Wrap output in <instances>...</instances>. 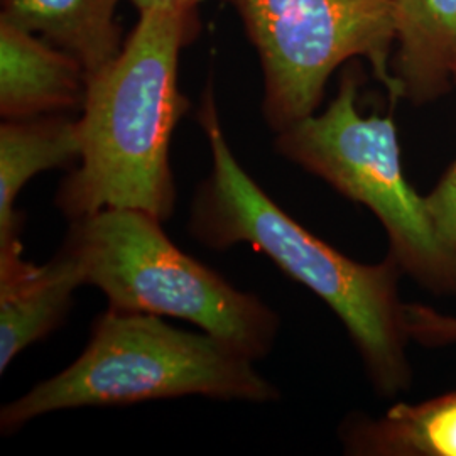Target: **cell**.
Here are the masks:
<instances>
[{
    "label": "cell",
    "instance_id": "6da1fadb",
    "mask_svg": "<svg viewBox=\"0 0 456 456\" xmlns=\"http://www.w3.org/2000/svg\"><path fill=\"white\" fill-rule=\"evenodd\" d=\"M198 122L210 146L212 169L191 203V237L213 250L248 244L265 254L340 318L380 397L408 391L411 337L406 303L399 296V264L389 254L379 264L354 261L273 201L228 146L212 82L201 94Z\"/></svg>",
    "mask_w": 456,
    "mask_h": 456
},
{
    "label": "cell",
    "instance_id": "7a4b0ae2",
    "mask_svg": "<svg viewBox=\"0 0 456 456\" xmlns=\"http://www.w3.org/2000/svg\"><path fill=\"white\" fill-rule=\"evenodd\" d=\"M198 28L190 7L142 12L120 54L88 75L78 118L82 156L54 198L69 224L107 208L141 210L159 222L173 216L171 139L190 109L178 69Z\"/></svg>",
    "mask_w": 456,
    "mask_h": 456
},
{
    "label": "cell",
    "instance_id": "3957f363",
    "mask_svg": "<svg viewBox=\"0 0 456 456\" xmlns=\"http://www.w3.org/2000/svg\"><path fill=\"white\" fill-rule=\"evenodd\" d=\"M186 395L262 404L279 399V391L254 369V360L205 331L109 308L95 320L78 359L2 408L0 429L11 435L56 411Z\"/></svg>",
    "mask_w": 456,
    "mask_h": 456
},
{
    "label": "cell",
    "instance_id": "277c9868",
    "mask_svg": "<svg viewBox=\"0 0 456 456\" xmlns=\"http://www.w3.org/2000/svg\"><path fill=\"white\" fill-rule=\"evenodd\" d=\"M163 222L131 208H107L71 222L63 245L109 308L186 320L250 360L274 346L279 314L184 254Z\"/></svg>",
    "mask_w": 456,
    "mask_h": 456
},
{
    "label": "cell",
    "instance_id": "5b68a950",
    "mask_svg": "<svg viewBox=\"0 0 456 456\" xmlns=\"http://www.w3.org/2000/svg\"><path fill=\"white\" fill-rule=\"evenodd\" d=\"M359 90V73L345 71L326 110L277 132V154L374 213L403 274L456 296V252L441 242L424 196L404 175L394 118L360 114Z\"/></svg>",
    "mask_w": 456,
    "mask_h": 456
},
{
    "label": "cell",
    "instance_id": "8992f818",
    "mask_svg": "<svg viewBox=\"0 0 456 456\" xmlns=\"http://www.w3.org/2000/svg\"><path fill=\"white\" fill-rule=\"evenodd\" d=\"M261 60L262 114L281 132L316 114L330 77L363 58L394 103V0H230Z\"/></svg>",
    "mask_w": 456,
    "mask_h": 456
},
{
    "label": "cell",
    "instance_id": "52a82bcc",
    "mask_svg": "<svg viewBox=\"0 0 456 456\" xmlns=\"http://www.w3.org/2000/svg\"><path fill=\"white\" fill-rule=\"evenodd\" d=\"M86 80L88 73L77 56L0 17V115L4 120L82 109Z\"/></svg>",
    "mask_w": 456,
    "mask_h": 456
},
{
    "label": "cell",
    "instance_id": "ba28073f",
    "mask_svg": "<svg viewBox=\"0 0 456 456\" xmlns=\"http://www.w3.org/2000/svg\"><path fill=\"white\" fill-rule=\"evenodd\" d=\"M82 156L78 118L61 114L4 120L0 126V271L20 265L22 216L16 200L36 175L75 167Z\"/></svg>",
    "mask_w": 456,
    "mask_h": 456
},
{
    "label": "cell",
    "instance_id": "9c48e42d",
    "mask_svg": "<svg viewBox=\"0 0 456 456\" xmlns=\"http://www.w3.org/2000/svg\"><path fill=\"white\" fill-rule=\"evenodd\" d=\"M394 103L426 105L455 85L456 0H394Z\"/></svg>",
    "mask_w": 456,
    "mask_h": 456
},
{
    "label": "cell",
    "instance_id": "30bf717a",
    "mask_svg": "<svg viewBox=\"0 0 456 456\" xmlns=\"http://www.w3.org/2000/svg\"><path fill=\"white\" fill-rule=\"evenodd\" d=\"M85 286L82 267L68 247L51 261L0 276V372L29 345L63 323L73 294Z\"/></svg>",
    "mask_w": 456,
    "mask_h": 456
},
{
    "label": "cell",
    "instance_id": "8fae6325",
    "mask_svg": "<svg viewBox=\"0 0 456 456\" xmlns=\"http://www.w3.org/2000/svg\"><path fill=\"white\" fill-rule=\"evenodd\" d=\"M346 455L456 456V391L418 404L397 403L384 416H350L340 428Z\"/></svg>",
    "mask_w": 456,
    "mask_h": 456
},
{
    "label": "cell",
    "instance_id": "7c38bea8",
    "mask_svg": "<svg viewBox=\"0 0 456 456\" xmlns=\"http://www.w3.org/2000/svg\"><path fill=\"white\" fill-rule=\"evenodd\" d=\"M120 0H4L0 17L82 61L88 75L114 61L124 48L117 22Z\"/></svg>",
    "mask_w": 456,
    "mask_h": 456
},
{
    "label": "cell",
    "instance_id": "4fadbf2b",
    "mask_svg": "<svg viewBox=\"0 0 456 456\" xmlns=\"http://www.w3.org/2000/svg\"><path fill=\"white\" fill-rule=\"evenodd\" d=\"M409 337L424 346L456 345V316L435 310L421 303H406Z\"/></svg>",
    "mask_w": 456,
    "mask_h": 456
},
{
    "label": "cell",
    "instance_id": "5bb4252c",
    "mask_svg": "<svg viewBox=\"0 0 456 456\" xmlns=\"http://www.w3.org/2000/svg\"><path fill=\"white\" fill-rule=\"evenodd\" d=\"M424 200L441 242L456 252V161Z\"/></svg>",
    "mask_w": 456,
    "mask_h": 456
},
{
    "label": "cell",
    "instance_id": "9a60e30c",
    "mask_svg": "<svg viewBox=\"0 0 456 456\" xmlns=\"http://www.w3.org/2000/svg\"><path fill=\"white\" fill-rule=\"evenodd\" d=\"M132 4L137 7V11L142 14L147 11H156V9H167V7H190V9H198L201 2L207 0H131ZM230 2V0H227Z\"/></svg>",
    "mask_w": 456,
    "mask_h": 456
},
{
    "label": "cell",
    "instance_id": "2e32d148",
    "mask_svg": "<svg viewBox=\"0 0 456 456\" xmlns=\"http://www.w3.org/2000/svg\"><path fill=\"white\" fill-rule=\"evenodd\" d=\"M455 85H456V75H455Z\"/></svg>",
    "mask_w": 456,
    "mask_h": 456
}]
</instances>
